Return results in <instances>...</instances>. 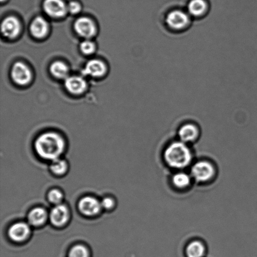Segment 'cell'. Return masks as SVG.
<instances>
[{
    "label": "cell",
    "mask_w": 257,
    "mask_h": 257,
    "mask_svg": "<svg viewBox=\"0 0 257 257\" xmlns=\"http://www.w3.org/2000/svg\"><path fill=\"white\" fill-rule=\"evenodd\" d=\"M163 158L166 165L175 171L185 170L193 163V153L190 146L179 140L166 146Z\"/></svg>",
    "instance_id": "cell-1"
},
{
    "label": "cell",
    "mask_w": 257,
    "mask_h": 257,
    "mask_svg": "<svg viewBox=\"0 0 257 257\" xmlns=\"http://www.w3.org/2000/svg\"><path fill=\"white\" fill-rule=\"evenodd\" d=\"M64 138L59 134L47 132L39 136L35 143L37 155L44 160L54 161L59 159L65 150Z\"/></svg>",
    "instance_id": "cell-2"
},
{
    "label": "cell",
    "mask_w": 257,
    "mask_h": 257,
    "mask_svg": "<svg viewBox=\"0 0 257 257\" xmlns=\"http://www.w3.org/2000/svg\"><path fill=\"white\" fill-rule=\"evenodd\" d=\"M216 166L211 161L201 160L193 162L190 166V175L195 182L206 184L215 180L216 176Z\"/></svg>",
    "instance_id": "cell-3"
},
{
    "label": "cell",
    "mask_w": 257,
    "mask_h": 257,
    "mask_svg": "<svg viewBox=\"0 0 257 257\" xmlns=\"http://www.w3.org/2000/svg\"><path fill=\"white\" fill-rule=\"evenodd\" d=\"M166 24L171 29L180 31L185 29L190 24V17L185 12L176 10L171 11L166 19Z\"/></svg>",
    "instance_id": "cell-4"
},
{
    "label": "cell",
    "mask_w": 257,
    "mask_h": 257,
    "mask_svg": "<svg viewBox=\"0 0 257 257\" xmlns=\"http://www.w3.org/2000/svg\"><path fill=\"white\" fill-rule=\"evenodd\" d=\"M11 76L15 83L19 85L29 84L32 80V72L26 64L18 62L13 65Z\"/></svg>",
    "instance_id": "cell-5"
},
{
    "label": "cell",
    "mask_w": 257,
    "mask_h": 257,
    "mask_svg": "<svg viewBox=\"0 0 257 257\" xmlns=\"http://www.w3.org/2000/svg\"><path fill=\"white\" fill-rule=\"evenodd\" d=\"M78 207L83 215L90 217L97 215L102 208L101 203L97 199L90 196L81 198Z\"/></svg>",
    "instance_id": "cell-6"
},
{
    "label": "cell",
    "mask_w": 257,
    "mask_h": 257,
    "mask_svg": "<svg viewBox=\"0 0 257 257\" xmlns=\"http://www.w3.org/2000/svg\"><path fill=\"white\" fill-rule=\"evenodd\" d=\"M208 246L201 239L195 238L188 241L184 248L185 257H206Z\"/></svg>",
    "instance_id": "cell-7"
},
{
    "label": "cell",
    "mask_w": 257,
    "mask_h": 257,
    "mask_svg": "<svg viewBox=\"0 0 257 257\" xmlns=\"http://www.w3.org/2000/svg\"><path fill=\"white\" fill-rule=\"evenodd\" d=\"M74 29L79 36L90 39L96 34V27L94 22L86 17L79 18L74 24Z\"/></svg>",
    "instance_id": "cell-8"
},
{
    "label": "cell",
    "mask_w": 257,
    "mask_h": 257,
    "mask_svg": "<svg viewBox=\"0 0 257 257\" xmlns=\"http://www.w3.org/2000/svg\"><path fill=\"white\" fill-rule=\"evenodd\" d=\"M43 8L45 12L53 18L64 17L68 12L67 5L63 0H45Z\"/></svg>",
    "instance_id": "cell-9"
},
{
    "label": "cell",
    "mask_w": 257,
    "mask_h": 257,
    "mask_svg": "<svg viewBox=\"0 0 257 257\" xmlns=\"http://www.w3.org/2000/svg\"><path fill=\"white\" fill-rule=\"evenodd\" d=\"M190 173L185 170L176 171L171 177V184L176 190L184 191L190 188L193 182Z\"/></svg>",
    "instance_id": "cell-10"
},
{
    "label": "cell",
    "mask_w": 257,
    "mask_h": 257,
    "mask_svg": "<svg viewBox=\"0 0 257 257\" xmlns=\"http://www.w3.org/2000/svg\"><path fill=\"white\" fill-rule=\"evenodd\" d=\"M31 229L29 224L25 222H18L14 224L9 228V236L12 240L16 242H22L29 237Z\"/></svg>",
    "instance_id": "cell-11"
},
{
    "label": "cell",
    "mask_w": 257,
    "mask_h": 257,
    "mask_svg": "<svg viewBox=\"0 0 257 257\" xmlns=\"http://www.w3.org/2000/svg\"><path fill=\"white\" fill-rule=\"evenodd\" d=\"M200 131L197 125L191 123L184 124L178 131L179 140L190 145L200 137Z\"/></svg>",
    "instance_id": "cell-12"
},
{
    "label": "cell",
    "mask_w": 257,
    "mask_h": 257,
    "mask_svg": "<svg viewBox=\"0 0 257 257\" xmlns=\"http://www.w3.org/2000/svg\"><path fill=\"white\" fill-rule=\"evenodd\" d=\"M50 220L55 226L62 227L66 225L70 218L69 209L64 205H58L52 209L50 215Z\"/></svg>",
    "instance_id": "cell-13"
},
{
    "label": "cell",
    "mask_w": 257,
    "mask_h": 257,
    "mask_svg": "<svg viewBox=\"0 0 257 257\" xmlns=\"http://www.w3.org/2000/svg\"><path fill=\"white\" fill-rule=\"evenodd\" d=\"M21 32V24L15 17H8L2 24V32L8 39H15Z\"/></svg>",
    "instance_id": "cell-14"
},
{
    "label": "cell",
    "mask_w": 257,
    "mask_h": 257,
    "mask_svg": "<svg viewBox=\"0 0 257 257\" xmlns=\"http://www.w3.org/2000/svg\"><path fill=\"white\" fill-rule=\"evenodd\" d=\"M65 87L68 92L74 95H80L85 91L87 84L82 77L79 76L68 77L65 80Z\"/></svg>",
    "instance_id": "cell-15"
},
{
    "label": "cell",
    "mask_w": 257,
    "mask_h": 257,
    "mask_svg": "<svg viewBox=\"0 0 257 257\" xmlns=\"http://www.w3.org/2000/svg\"><path fill=\"white\" fill-rule=\"evenodd\" d=\"M106 66L104 62L100 60H90L85 65L84 73L85 75L92 77H100L106 73Z\"/></svg>",
    "instance_id": "cell-16"
},
{
    "label": "cell",
    "mask_w": 257,
    "mask_h": 257,
    "mask_svg": "<svg viewBox=\"0 0 257 257\" xmlns=\"http://www.w3.org/2000/svg\"><path fill=\"white\" fill-rule=\"evenodd\" d=\"M30 30L33 36L36 39H43L49 32V24L44 18L38 17L33 20Z\"/></svg>",
    "instance_id": "cell-17"
},
{
    "label": "cell",
    "mask_w": 257,
    "mask_h": 257,
    "mask_svg": "<svg viewBox=\"0 0 257 257\" xmlns=\"http://www.w3.org/2000/svg\"><path fill=\"white\" fill-rule=\"evenodd\" d=\"M47 216V211L44 208L37 207L30 211L28 215V221L30 225L40 226L46 222Z\"/></svg>",
    "instance_id": "cell-18"
},
{
    "label": "cell",
    "mask_w": 257,
    "mask_h": 257,
    "mask_svg": "<svg viewBox=\"0 0 257 257\" xmlns=\"http://www.w3.org/2000/svg\"><path fill=\"white\" fill-rule=\"evenodd\" d=\"M208 4L205 0H191L188 5L189 14L193 17H201L206 14Z\"/></svg>",
    "instance_id": "cell-19"
},
{
    "label": "cell",
    "mask_w": 257,
    "mask_h": 257,
    "mask_svg": "<svg viewBox=\"0 0 257 257\" xmlns=\"http://www.w3.org/2000/svg\"><path fill=\"white\" fill-rule=\"evenodd\" d=\"M50 71L53 76L57 79H67L69 75V68L65 63L61 61H56L50 65Z\"/></svg>",
    "instance_id": "cell-20"
},
{
    "label": "cell",
    "mask_w": 257,
    "mask_h": 257,
    "mask_svg": "<svg viewBox=\"0 0 257 257\" xmlns=\"http://www.w3.org/2000/svg\"><path fill=\"white\" fill-rule=\"evenodd\" d=\"M67 169L68 165L66 161L60 158L52 161L50 166L52 172L57 176L64 175L67 172Z\"/></svg>",
    "instance_id": "cell-21"
},
{
    "label": "cell",
    "mask_w": 257,
    "mask_h": 257,
    "mask_svg": "<svg viewBox=\"0 0 257 257\" xmlns=\"http://www.w3.org/2000/svg\"><path fill=\"white\" fill-rule=\"evenodd\" d=\"M89 252L85 246L77 245L70 249L68 257H89Z\"/></svg>",
    "instance_id": "cell-22"
},
{
    "label": "cell",
    "mask_w": 257,
    "mask_h": 257,
    "mask_svg": "<svg viewBox=\"0 0 257 257\" xmlns=\"http://www.w3.org/2000/svg\"><path fill=\"white\" fill-rule=\"evenodd\" d=\"M48 198L50 202L58 205L61 203L63 198H64V195L59 190H52L50 191Z\"/></svg>",
    "instance_id": "cell-23"
},
{
    "label": "cell",
    "mask_w": 257,
    "mask_h": 257,
    "mask_svg": "<svg viewBox=\"0 0 257 257\" xmlns=\"http://www.w3.org/2000/svg\"><path fill=\"white\" fill-rule=\"evenodd\" d=\"M80 49L85 55L92 54L95 50V45L94 42L89 40H84L80 44Z\"/></svg>",
    "instance_id": "cell-24"
},
{
    "label": "cell",
    "mask_w": 257,
    "mask_h": 257,
    "mask_svg": "<svg viewBox=\"0 0 257 257\" xmlns=\"http://www.w3.org/2000/svg\"><path fill=\"white\" fill-rule=\"evenodd\" d=\"M82 10L81 5L79 2L72 1L67 5L68 12L72 15L79 14Z\"/></svg>",
    "instance_id": "cell-25"
},
{
    "label": "cell",
    "mask_w": 257,
    "mask_h": 257,
    "mask_svg": "<svg viewBox=\"0 0 257 257\" xmlns=\"http://www.w3.org/2000/svg\"><path fill=\"white\" fill-rule=\"evenodd\" d=\"M100 203H101L102 208L105 209V210L112 209L114 207L115 203L113 199L110 197L104 198Z\"/></svg>",
    "instance_id": "cell-26"
},
{
    "label": "cell",
    "mask_w": 257,
    "mask_h": 257,
    "mask_svg": "<svg viewBox=\"0 0 257 257\" xmlns=\"http://www.w3.org/2000/svg\"><path fill=\"white\" fill-rule=\"evenodd\" d=\"M7 0H1V2L3 3V2H6Z\"/></svg>",
    "instance_id": "cell-27"
}]
</instances>
